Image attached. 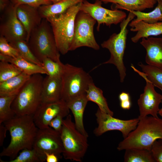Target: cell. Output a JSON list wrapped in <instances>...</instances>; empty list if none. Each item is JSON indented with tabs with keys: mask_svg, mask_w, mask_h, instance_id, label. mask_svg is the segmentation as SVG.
I'll use <instances>...</instances> for the list:
<instances>
[{
	"mask_svg": "<svg viewBox=\"0 0 162 162\" xmlns=\"http://www.w3.org/2000/svg\"><path fill=\"white\" fill-rule=\"evenodd\" d=\"M3 123L9 132L10 141L0 153L1 157H9L12 160L20 151L32 148L38 129L34 123L33 115H16Z\"/></svg>",
	"mask_w": 162,
	"mask_h": 162,
	"instance_id": "cell-1",
	"label": "cell"
},
{
	"mask_svg": "<svg viewBox=\"0 0 162 162\" xmlns=\"http://www.w3.org/2000/svg\"><path fill=\"white\" fill-rule=\"evenodd\" d=\"M136 129L119 143V151L130 148L151 150L154 142L162 139V119L148 116L138 117Z\"/></svg>",
	"mask_w": 162,
	"mask_h": 162,
	"instance_id": "cell-2",
	"label": "cell"
},
{
	"mask_svg": "<svg viewBox=\"0 0 162 162\" xmlns=\"http://www.w3.org/2000/svg\"><path fill=\"white\" fill-rule=\"evenodd\" d=\"M81 3L71 7L63 13L46 19L51 26L58 49L62 55L70 51L74 35L75 19Z\"/></svg>",
	"mask_w": 162,
	"mask_h": 162,
	"instance_id": "cell-3",
	"label": "cell"
},
{
	"mask_svg": "<svg viewBox=\"0 0 162 162\" xmlns=\"http://www.w3.org/2000/svg\"><path fill=\"white\" fill-rule=\"evenodd\" d=\"M27 42L34 54L41 62L45 58L61 62L52 28L46 19H43L40 24L32 31Z\"/></svg>",
	"mask_w": 162,
	"mask_h": 162,
	"instance_id": "cell-4",
	"label": "cell"
},
{
	"mask_svg": "<svg viewBox=\"0 0 162 162\" xmlns=\"http://www.w3.org/2000/svg\"><path fill=\"white\" fill-rule=\"evenodd\" d=\"M44 78L42 74L31 76L16 95L11 106L17 116L33 115L41 103Z\"/></svg>",
	"mask_w": 162,
	"mask_h": 162,
	"instance_id": "cell-5",
	"label": "cell"
},
{
	"mask_svg": "<svg viewBox=\"0 0 162 162\" xmlns=\"http://www.w3.org/2000/svg\"><path fill=\"white\" fill-rule=\"evenodd\" d=\"M60 133L64 149L62 154L64 158L81 162L88 147V137L77 130L70 115L63 119Z\"/></svg>",
	"mask_w": 162,
	"mask_h": 162,
	"instance_id": "cell-6",
	"label": "cell"
},
{
	"mask_svg": "<svg viewBox=\"0 0 162 162\" xmlns=\"http://www.w3.org/2000/svg\"><path fill=\"white\" fill-rule=\"evenodd\" d=\"M61 78V99L67 103L86 94L89 86L94 82L91 76L82 68L69 64H64Z\"/></svg>",
	"mask_w": 162,
	"mask_h": 162,
	"instance_id": "cell-7",
	"label": "cell"
},
{
	"mask_svg": "<svg viewBox=\"0 0 162 162\" xmlns=\"http://www.w3.org/2000/svg\"><path fill=\"white\" fill-rule=\"evenodd\" d=\"M135 16L133 13L129 12L127 18L121 22L119 32L113 34L107 40L101 44V47L107 49L110 53V59L102 64H110L115 65L118 71L121 82L124 81L126 76V68L123 62V57L128 32L127 26Z\"/></svg>",
	"mask_w": 162,
	"mask_h": 162,
	"instance_id": "cell-8",
	"label": "cell"
},
{
	"mask_svg": "<svg viewBox=\"0 0 162 162\" xmlns=\"http://www.w3.org/2000/svg\"><path fill=\"white\" fill-rule=\"evenodd\" d=\"M96 21L89 14L80 10L75 19L74 33L70 51L82 46L95 50L100 49L94 34Z\"/></svg>",
	"mask_w": 162,
	"mask_h": 162,
	"instance_id": "cell-9",
	"label": "cell"
},
{
	"mask_svg": "<svg viewBox=\"0 0 162 162\" xmlns=\"http://www.w3.org/2000/svg\"><path fill=\"white\" fill-rule=\"evenodd\" d=\"M16 7L10 1L1 12L0 36L5 38L9 43L27 40V33L17 16Z\"/></svg>",
	"mask_w": 162,
	"mask_h": 162,
	"instance_id": "cell-10",
	"label": "cell"
},
{
	"mask_svg": "<svg viewBox=\"0 0 162 162\" xmlns=\"http://www.w3.org/2000/svg\"><path fill=\"white\" fill-rule=\"evenodd\" d=\"M32 148L38 153L43 161H46L45 152L54 154L59 159L62 158L64 149L60 132L49 127L38 129Z\"/></svg>",
	"mask_w": 162,
	"mask_h": 162,
	"instance_id": "cell-11",
	"label": "cell"
},
{
	"mask_svg": "<svg viewBox=\"0 0 162 162\" xmlns=\"http://www.w3.org/2000/svg\"><path fill=\"white\" fill-rule=\"evenodd\" d=\"M102 4L101 0H96L93 3L86 0L81 3L80 9V10L89 14L96 21L98 31L102 24L110 27L112 24L117 25L126 19L127 15L124 12L117 9H107L102 7Z\"/></svg>",
	"mask_w": 162,
	"mask_h": 162,
	"instance_id": "cell-12",
	"label": "cell"
},
{
	"mask_svg": "<svg viewBox=\"0 0 162 162\" xmlns=\"http://www.w3.org/2000/svg\"><path fill=\"white\" fill-rule=\"evenodd\" d=\"M98 126L94 133L97 136L110 130H117L122 134L124 138L136 128L139 121L138 117L128 120H123L101 112L98 108L95 114Z\"/></svg>",
	"mask_w": 162,
	"mask_h": 162,
	"instance_id": "cell-13",
	"label": "cell"
},
{
	"mask_svg": "<svg viewBox=\"0 0 162 162\" xmlns=\"http://www.w3.org/2000/svg\"><path fill=\"white\" fill-rule=\"evenodd\" d=\"M131 67L135 72L144 79L146 83L144 92L140 95L137 101L140 113L139 117H143L151 115L158 117L159 106L162 102V95L156 91L155 86L147 78L145 73L136 69L132 64Z\"/></svg>",
	"mask_w": 162,
	"mask_h": 162,
	"instance_id": "cell-14",
	"label": "cell"
},
{
	"mask_svg": "<svg viewBox=\"0 0 162 162\" xmlns=\"http://www.w3.org/2000/svg\"><path fill=\"white\" fill-rule=\"evenodd\" d=\"M67 103L61 99L50 103H41L33 115L34 123L40 129L48 128L50 122L58 116L66 117L69 114Z\"/></svg>",
	"mask_w": 162,
	"mask_h": 162,
	"instance_id": "cell-15",
	"label": "cell"
},
{
	"mask_svg": "<svg viewBox=\"0 0 162 162\" xmlns=\"http://www.w3.org/2000/svg\"><path fill=\"white\" fill-rule=\"evenodd\" d=\"M16 5L17 16L27 33L26 41L27 42L32 32L40 24L43 18L39 13L38 8L25 4Z\"/></svg>",
	"mask_w": 162,
	"mask_h": 162,
	"instance_id": "cell-16",
	"label": "cell"
},
{
	"mask_svg": "<svg viewBox=\"0 0 162 162\" xmlns=\"http://www.w3.org/2000/svg\"><path fill=\"white\" fill-rule=\"evenodd\" d=\"M140 43L146 50L147 64L162 70V38H142Z\"/></svg>",
	"mask_w": 162,
	"mask_h": 162,
	"instance_id": "cell-17",
	"label": "cell"
},
{
	"mask_svg": "<svg viewBox=\"0 0 162 162\" xmlns=\"http://www.w3.org/2000/svg\"><path fill=\"white\" fill-rule=\"evenodd\" d=\"M62 90L61 77H52L47 75L44 78L42 83L41 103L53 102L61 99Z\"/></svg>",
	"mask_w": 162,
	"mask_h": 162,
	"instance_id": "cell-18",
	"label": "cell"
},
{
	"mask_svg": "<svg viewBox=\"0 0 162 162\" xmlns=\"http://www.w3.org/2000/svg\"><path fill=\"white\" fill-rule=\"evenodd\" d=\"M129 26L131 27V31L137 32L131 38L132 41L134 43H137L141 38L162 34V21L149 24L143 21L134 22L132 21Z\"/></svg>",
	"mask_w": 162,
	"mask_h": 162,
	"instance_id": "cell-19",
	"label": "cell"
},
{
	"mask_svg": "<svg viewBox=\"0 0 162 162\" xmlns=\"http://www.w3.org/2000/svg\"><path fill=\"white\" fill-rule=\"evenodd\" d=\"M88 101L86 94L81 95L67 103L74 118L76 128L81 134L88 137L83 124V118L85 109Z\"/></svg>",
	"mask_w": 162,
	"mask_h": 162,
	"instance_id": "cell-20",
	"label": "cell"
},
{
	"mask_svg": "<svg viewBox=\"0 0 162 162\" xmlns=\"http://www.w3.org/2000/svg\"><path fill=\"white\" fill-rule=\"evenodd\" d=\"M31 76L22 72L0 82V96L16 95Z\"/></svg>",
	"mask_w": 162,
	"mask_h": 162,
	"instance_id": "cell-21",
	"label": "cell"
},
{
	"mask_svg": "<svg viewBox=\"0 0 162 162\" xmlns=\"http://www.w3.org/2000/svg\"><path fill=\"white\" fill-rule=\"evenodd\" d=\"M0 60L13 64L22 72L30 76L37 74L47 75V72L43 67L30 62L21 57L13 58L0 53Z\"/></svg>",
	"mask_w": 162,
	"mask_h": 162,
	"instance_id": "cell-22",
	"label": "cell"
},
{
	"mask_svg": "<svg viewBox=\"0 0 162 162\" xmlns=\"http://www.w3.org/2000/svg\"><path fill=\"white\" fill-rule=\"evenodd\" d=\"M102 3L116 4V9H121L128 11H142L147 8H153L156 0H101Z\"/></svg>",
	"mask_w": 162,
	"mask_h": 162,
	"instance_id": "cell-23",
	"label": "cell"
},
{
	"mask_svg": "<svg viewBox=\"0 0 162 162\" xmlns=\"http://www.w3.org/2000/svg\"><path fill=\"white\" fill-rule=\"evenodd\" d=\"M86 0H62L55 3L40 6L38 9L43 19L63 13L71 7Z\"/></svg>",
	"mask_w": 162,
	"mask_h": 162,
	"instance_id": "cell-24",
	"label": "cell"
},
{
	"mask_svg": "<svg viewBox=\"0 0 162 162\" xmlns=\"http://www.w3.org/2000/svg\"><path fill=\"white\" fill-rule=\"evenodd\" d=\"M86 95L88 100L96 103L101 112L113 116V112L110 109L102 90L97 87L94 82L89 86Z\"/></svg>",
	"mask_w": 162,
	"mask_h": 162,
	"instance_id": "cell-25",
	"label": "cell"
},
{
	"mask_svg": "<svg viewBox=\"0 0 162 162\" xmlns=\"http://www.w3.org/2000/svg\"><path fill=\"white\" fill-rule=\"evenodd\" d=\"M125 150V162H156L151 150L136 148Z\"/></svg>",
	"mask_w": 162,
	"mask_h": 162,
	"instance_id": "cell-26",
	"label": "cell"
},
{
	"mask_svg": "<svg viewBox=\"0 0 162 162\" xmlns=\"http://www.w3.org/2000/svg\"><path fill=\"white\" fill-rule=\"evenodd\" d=\"M157 5L152 11L145 13L142 11H130L136 17L132 20L134 22L143 21L146 23L152 24L162 21V2L158 1Z\"/></svg>",
	"mask_w": 162,
	"mask_h": 162,
	"instance_id": "cell-27",
	"label": "cell"
},
{
	"mask_svg": "<svg viewBox=\"0 0 162 162\" xmlns=\"http://www.w3.org/2000/svg\"><path fill=\"white\" fill-rule=\"evenodd\" d=\"M9 43L17 50L22 58L30 62L43 67L42 63L35 56L26 40H20Z\"/></svg>",
	"mask_w": 162,
	"mask_h": 162,
	"instance_id": "cell-28",
	"label": "cell"
},
{
	"mask_svg": "<svg viewBox=\"0 0 162 162\" xmlns=\"http://www.w3.org/2000/svg\"><path fill=\"white\" fill-rule=\"evenodd\" d=\"M16 96H0V124L16 116L11 106Z\"/></svg>",
	"mask_w": 162,
	"mask_h": 162,
	"instance_id": "cell-29",
	"label": "cell"
},
{
	"mask_svg": "<svg viewBox=\"0 0 162 162\" xmlns=\"http://www.w3.org/2000/svg\"><path fill=\"white\" fill-rule=\"evenodd\" d=\"M138 64L148 80L162 90V70L154 66L143 64L141 62Z\"/></svg>",
	"mask_w": 162,
	"mask_h": 162,
	"instance_id": "cell-30",
	"label": "cell"
},
{
	"mask_svg": "<svg viewBox=\"0 0 162 162\" xmlns=\"http://www.w3.org/2000/svg\"><path fill=\"white\" fill-rule=\"evenodd\" d=\"M43 67L47 73L48 76L52 77H61L64 64L61 62L55 61L45 58L42 61Z\"/></svg>",
	"mask_w": 162,
	"mask_h": 162,
	"instance_id": "cell-31",
	"label": "cell"
},
{
	"mask_svg": "<svg viewBox=\"0 0 162 162\" xmlns=\"http://www.w3.org/2000/svg\"><path fill=\"white\" fill-rule=\"evenodd\" d=\"M22 72L13 64L3 61L0 62V82L18 75Z\"/></svg>",
	"mask_w": 162,
	"mask_h": 162,
	"instance_id": "cell-32",
	"label": "cell"
},
{
	"mask_svg": "<svg viewBox=\"0 0 162 162\" xmlns=\"http://www.w3.org/2000/svg\"><path fill=\"white\" fill-rule=\"evenodd\" d=\"M14 159L7 162H43L39 155L34 149H24Z\"/></svg>",
	"mask_w": 162,
	"mask_h": 162,
	"instance_id": "cell-33",
	"label": "cell"
},
{
	"mask_svg": "<svg viewBox=\"0 0 162 162\" xmlns=\"http://www.w3.org/2000/svg\"><path fill=\"white\" fill-rule=\"evenodd\" d=\"M0 53L13 58L22 57L17 50L11 45L7 39L0 36Z\"/></svg>",
	"mask_w": 162,
	"mask_h": 162,
	"instance_id": "cell-34",
	"label": "cell"
},
{
	"mask_svg": "<svg viewBox=\"0 0 162 162\" xmlns=\"http://www.w3.org/2000/svg\"><path fill=\"white\" fill-rule=\"evenodd\" d=\"M10 1L16 5L25 4L36 8L52 3L49 0H12Z\"/></svg>",
	"mask_w": 162,
	"mask_h": 162,
	"instance_id": "cell-35",
	"label": "cell"
},
{
	"mask_svg": "<svg viewBox=\"0 0 162 162\" xmlns=\"http://www.w3.org/2000/svg\"><path fill=\"white\" fill-rule=\"evenodd\" d=\"M151 151L156 162H162V139L154 142Z\"/></svg>",
	"mask_w": 162,
	"mask_h": 162,
	"instance_id": "cell-36",
	"label": "cell"
},
{
	"mask_svg": "<svg viewBox=\"0 0 162 162\" xmlns=\"http://www.w3.org/2000/svg\"><path fill=\"white\" fill-rule=\"evenodd\" d=\"M62 116H58L53 119L50 122L49 126L56 131L60 132L62 128L63 118Z\"/></svg>",
	"mask_w": 162,
	"mask_h": 162,
	"instance_id": "cell-37",
	"label": "cell"
},
{
	"mask_svg": "<svg viewBox=\"0 0 162 162\" xmlns=\"http://www.w3.org/2000/svg\"><path fill=\"white\" fill-rule=\"evenodd\" d=\"M7 129L4 124L2 123L0 124V146L3 145L4 140L6 136Z\"/></svg>",
	"mask_w": 162,
	"mask_h": 162,
	"instance_id": "cell-38",
	"label": "cell"
},
{
	"mask_svg": "<svg viewBox=\"0 0 162 162\" xmlns=\"http://www.w3.org/2000/svg\"><path fill=\"white\" fill-rule=\"evenodd\" d=\"M44 154L46 157V161L47 162H58L59 158L54 154L45 152Z\"/></svg>",
	"mask_w": 162,
	"mask_h": 162,
	"instance_id": "cell-39",
	"label": "cell"
},
{
	"mask_svg": "<svg viewBox=\"0 0 162 162\" xmlns=\"http://www.w3.org/2000/svg\"><path fill=\"white\" fill-rule=\"evenodd\" d=\"M131 105L130 100L120 101V106L124 110H129L130 108Z\"/></svg>",
	"mask_w": 162,
	"mask_h": 162,
	"instance_id": "cell-40",
	"label": "cell"
},
{
	"mask_svg": "<svg viewBox=\"0 0 162 162\" xmlns=\"http://www.w3.org/2000/svg\"><path fill=\"white\" fill-rule=\"evenodd\" d=\"M118 98L120 101L130 100L129 94L124 92L120 93L119 95Z\"/></svg>",
	"mask_w": 162,
	"mask_h": 162,
	"instance_id": "cell-41",
	"label": "cell"
},
{
	"mask_svg": "<svg viewBox=\"0 0 162 162\" xmlns=\"http://www.w3.org/2000/svg\"><path fill=\"white\" fill-rule=\"evenodd\" d=\"M10 2V0H0V10H3Z\"/></svg>",
	"mask_w": 162,
	"mask_h": 162,
	"instance_id": "cell-42",
	"label": "cell"
},
{
	"mask_svg": "<svg viewBox=\"0 0 162 162\" xmlns=\"http://www.w3.org/2000/svg\"><path fill=\"white\" fill-rule=\"evenodd\" d=\"M158 114H159L160 116L162 117V107L160 109L158 112Z\"/></svg>",
	"mask_w": 162,
	"mask_h": 162,
	"instance_id": "cell-43",
	"label": "cell"
},
{
	"mask_svg": "<svg viewBox=\"0 0 162 162\" xmlns=\"http://www.w3.org/2000/svg\"><path fill=\"white\" fill-rule=\"evenodd\" d=\"M61 0H54L53 3H56Z\"/></svg>",
	"mask_w": 162,
	"mask_h": 162,
	"instance_id": "cell-44",
	"label": "cell"
},
{
	"mask_svg": "<svg viewBox=\"0 0 162 162\" xmlns=\"http://www.w3.org/2000/svg\"><path fill=\"white\" fill-rule=\"evenodd\" d=\"M50 1H51L53 3V1H54V0H49Z\"/></svg>",
	"mask_w": 162,
	"mask_h": 162,
	"instance_id": "cell-45",
	"label": "cell"
},
{
	"mask_svg": "<svg viewBox=\"0 0 162 162\" xmlns=\"http://www.w3.org/2000/svg\"><path fill=\"white\" fill-rule=\"evenodd\" d=\"M156 1H157V2H158V1H161V2H162V0H156Z\"/></svg>",
	"mask_w": 162,
	"mask_h": 162,
	"instance_id": "cell-46",
	"label": "cell"
},
{
	"mask_svg": "<svg viewBox=\"0 0 162 162\" xmlns=\"http://www.w3.org/2000/svg\"><path fill=\"white\" fill-rule=\"evenodd\" d=\"M10 0V1H11L12 0Z\"/></svg>",
	"mask_w": 162,
	"mask_h": 162,
	"instance_id": "cell-47",
	"label": "cell"
}]
</instances>
